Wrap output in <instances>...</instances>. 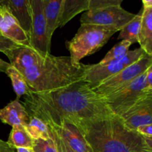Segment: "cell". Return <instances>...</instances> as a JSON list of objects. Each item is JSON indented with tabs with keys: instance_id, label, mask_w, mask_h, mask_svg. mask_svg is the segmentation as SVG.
I'll return each instance as SVG.
<instances>
[{
	"instance_id": "6da1fadb",
	"label": "cell",
	"mask_w": 152,
	"mask_h": 152,
	"mask_svg": "<svg viewBox=\"0 0 152 152\" xmlns=\"http://www.w3.org/2000/svg\"><path fill=\"white\" fill-rule=\"evenodd\" d=\"M22 104L30 118L53 126L64 120L77 124L114 115L103 98L83 81L50 91H30Z\"/></svg>"
},
{
	"instance_id": "7a4b0ae2",
	"label": "cell",
	"mask_w": 152,
	"mask_h": 152,
	"mask_svg": "<svg viewBox=\"0 0 152 152\" xmlns=\"http://www.w3.org/2000/svg\"><path fill=\"white\" fill-rule=\"evenodd\" d=\"M94 152H149L142 135L117 115L75 124Z\"/></svg>"
},
{
	"instance_id": "3957f363",
	"label": "cell",
	"mask_w": 152,
	"mask_h": 152,
	"mask_svg": "<svg viewBox=\"0 0 152 152\" xmlns=\"http://www.w3.org/2000/svg\"><path fill=\"white\" fill-rule=\"evenodd\" d=\"M87 65H75L70 56L39 55L33 67L21 71L31 91H50L82 81Z\"/></svg>"
},
{
	"instance_id": "277c9868",
	"label": "cell",
	"mask_w": 152,
	"mask_h": 152,
	"mask_svg": "<svg viewBox=\"0 0 152 152\" xmlns=\"http://www.w3.org/2000/svg\"><path fill=\"white\" fill-rule=\"evenodd\" d=\"M117 31L113 27L81 24L74 38L65 44L72 63L80 65L82 59L102 48Z\"/></svg>"
},
{
	"instance_id": "5b68a950",
	"label": "cell",
	"mask_w": 152,
	"mask_h": 152,
	"mask_svg": "<svg viewBox=\"0 0 152 152\" xmlns=\"http://www.w3.org/2000/svg\"><path fill=\"white\" fill-rule=\"evenodd\" d=\"M145 73L146 71L124 87L103 97L114 115L121 117L146 94Z\"/></svg>"
},
{
	"instance_id": "8992f818",
	"label": "cell",
	"mask_w": 152,
	"mask_h": 152,
	"mask_svg": "<svg viewBox=\"0 0 152 152\" xmlns=\"http://www.w3.org/2000/svg\"><path fill=\"white\" fill-rule=\"evenodd\" d=\"M145 53V51L141 48H138L135 50H129L124 57L118 60L112 61L106 64L87 65L82 81L86 83L93 88L102 81L116 75L126 67L139 60Z\"/></svg>"
},
{
	"instance_id": "52a82bcc",
	"label": "cell",
	"mask_w": 152,
	"mask_h": 152,
	"mask_svg": "<svg viewBox=\"0 0 152 152\" xmlns=\"http://www.w3.org/2000/svg\"><path fill=\"white\" fill-rule=\"evenodd\" d=\"M151 64L152 56L145 53L139 60L126 67L116 75L102 81L92 89L101 97H105L144 74Z\"/></svg>"
},
{
	"instance_id": "ba28073f",
	"label": "cell",
	"mask_w": 152,
	"mask_h": 152,
	"mask_svg": "<svg viewBox=\"0 0 152 152\" xmlns=\"http://www.w3.org/2000/svg\"><path fill=\"white\" fill-rule=\"evenodd\" d=\"M44 1L45 0H30L32 23L29 34V47L42 56H47L50 54L51 42L48 37Z\"/></svg>"
},
{
	"instance_id": "9c48e42d",
	"label": "cell",
	"mask_w": 152,
	"mask_h": 152,
	"mask_svg": "<svg viewBox=\"0 0 152 152\" xmlns=\"http://www.w3.org/2000/svg\"><path fill=\"white\" fill-rule=\"evenodd\" d=\"M134 13L120 6H111L96 10H88L82 15L81 24H91L100 26H110L119 31L134 18Z\"/></svg>"
},
{
	"instance_id": "30bf717a",
	"label": "cell",
	"mask_w": 152,
	"mask_h": 152,
	"mask_svg": "<svg viewBox=\"0 0 152 152\" xmlns=\"http://www.w3.org/2000/svg\"><path fill=\"white\" fill-rule=\"evenodd\" d=\"M127 128L136 131L140 126L152 124V94L147 93L126 113L120 117Z\"/></svg>"
},
{
	"instance_id": "8fae6325",
	"label": "cell",
	"mask_w": 152,
	"mask_h": 152,
	"mask_svg": "<svg viewBox=\"0 0 152 152\" xmlns=\"http://www.w3.org/2000/svg\"><path fill=\"white\" fill-rule=\"evenodd\" d=\"M57 133L66 145L74 152H94L83 134L74 123L64 120L58 126L48 125Z\"/></svg>"
},
{
	"instance_id": "7c38bea8",
	"label": "cell",
	"mask_w": 152,
	"mask_h": 152,
	"mask_svg": "<svg viewBox=\"0 0 152 152\" xmlns=\"http://www.w3.org/2000/svg\"><path fill=\"white\" fill-rule=\"evenodd\" d=\"M0 34L21 46L29 47V34L19 25L0 0Z\"/></svg>"
},
{
	"instance_id": "4fadbf2b",
	"label": "cell",
	"mask_w": 152,
	"mask_h": 152,
	"mask_svg": "<svg viewBox=\"0 0 152 152\" xmlns=\"http://www.w3.org/2000/svg\"><path fill=\"white\" fill-rule=\"evenodd\" d=\"M1 3L16 19L21 28L29 34L32 23L30 0H1Z\"/></svg>"
},
{
	"instance_id": "5bb4252c",
	"label": "cell",
	"mask_w": 152,
	"mask_h": 152,
	"mask_svg": "<svg viewBox=\"0 0 152 152\" xmlns=\"http://www.w3.org/2000/svg\"><path fill=\"white\" fill-rule=\"evenodd\" d=\"M0 120L11 127L16 126L24 127L29 123L30 117L19 99H16L0 109Z\"/></svg>"
},
{
	"instance_id": "9a60e30c",
	"label": "cell",
	"mask_w": 152,
	"mask_h": 152,
	"mask_svg": "<svg viewBox=\"0 0 152 152\" xmlns=\"http://www.w3.org/2000/svg\"><path fill=\"white\" fill-rule=\"evenodd\" d=\"M62 5V0H45L44 1V16L48 37L50 42L53 33L59 27Z\"/></svg>"
},
{
	"instance_id": "2e32d148",
	"label": "cell",
	"mask_w": 152,
	"mask_h": 152,
	"mask_svg": "<svg viewBox=\"0 0 152 152\" xmlns=\"http://www.w3.org/2000/svg\"><path fill=\"white\" fill-rule=\"evenodd\" d=\"M142 21L138 43L145 53L152 56V8L142 7Z\"/></svg>"
},
{
	"instance_id": "e0dca14e",
	"label": "cell",
	"mask_w": 152,
	"mask_h": 152,
	"mask_svg": "<svg viewBox=\"0 0 152 152\" xmlns=\"http://www.w3.org/2000/svg\"><path fill=\"white\" fill-rule=\"evenodd\" d=\"M88 9L89 0H62L59 27H64L74 16Z\"/></svg>"
},
{
	"instance_id": "ac0fdd59",
	"label": "cell",
	"mask_w": 152,
	"mask_h": 152,
	"mask_svg": "<svg viewBox=\"0 0 152 152\" xmlns=\"http://www.w3.org/2000/svg\"><path fill=\"white\" fill-rule=\"evenodd\" d=\"M142 10L140 11L139 13L135 15L134 18L127 25L123 27L119 34L118 39L126 40L130 42L132 44L138 43L139 40V34L140 31L141 21H142Z\"/></svg>"
},
{
	"instance_id": "d6986e66",
	"label": "cell",
	"mask_w": 152,
	"mask_h": 152,
	"mask_svg": "<svg viewBox=\"0 0 152 152\" xmlns=\"http://www.w3.org/2000/svg\"><path fill=\"white\" fill-rule=\"evenodd\" d=\"M33 141L34 140L23 126H16L12 127L7 142L16 149L17 148H32Z\"/></svg>"
},
{
	"instance_id": "ffe728a7",
	"label": "cell",
	"mask_w": 152,
	"mask_h": 152,
	"mask_svg": "<svg viewBox=\"0 0 152 152\" xmlns=\"http://www.w3.org/2000/svg\"><path fill=\"white\" fill-rule=\"evenodd\" d=\"M28 134L33 140H48L51 138L48 126L37 117H31L30 121L24 126Z\"/></svg>"
},
{
	"instance_id": "44dd1931",
	"label": "cell",
	"mask_w": 152,
	"mask_h": 152,
	"mask_svg": "<svg viewBox=\"0 0 152 152\" xmlns=\"http://www.w3.org/2000/svg\"><path fill=\"white\" fill-rule=\"evenodd\" d=\"M5 74L11 80L13 88L16 94V99H19L22 96L29 94L31 90L28 88L26 81L20 71L10 65Z\"/></svg>"
},
{
	"instance_id": "7402d4cb",
	"label": "cell",
	"mask_w": 152,
	"mask_h": 152,
	"mask_svg": "<svg viewBox=\"0 0 152 152\" xmlns=\"http://www.w3.org/2000/svg\"><path fill=\"white\" fill-rule=\"evenodd\" d=\"M132 43L126 40H122L114 46L107 53L105 57L99 62V64H106L112 61L118 60L124 57L129 50V48Z\"/></svg>"
},
{
	"instance_id": "603a6c76",
	"label": "cell",
	"mask_w": 152,
	"mask_h": 152,
	"mask_svg": "<svg viewBox=\"0 0 152 152\" xmlns=\"http://www.w3.org/2000/svg\"><path fill=\"white\" fill-rule=\"evenodd\" d=\"M32 148L34 152H58L52 138L48 140H34L33 141Z\"/></svg>"
},
{
	"instance_id": "cb8c5ba5",
	"label": "cell",
	"mask_w": 152,
	"mask_h": 152,
	"mask_svg": "<svg viewBox=\"0 0 152 152\" xmlns=\"http://www.w3.org/2000/svg\"><path fill=\"white\" fill-rule=\"evenodd\" d=\"M123 0H89L88 10H96L111 6H120Z\"/></svg>"
},
{
	"instance_id": "d4e9b609",
	"label": "cell",
	"mask_w": 152,
	"mask_h": 152,
	"mask_svg": "<svg viewBox=\"0 0 152 152\" xmlns=\"http://www.w3.org/2000/svg\"><path fill=\"white\" fill-rule=\"evenodd\" d=\"M48 127L50 129V137L54 141L58 152H74L66 145L63 140L57 134V133L52 128H50V126H48Z\"/></svg>"
},
{
	"instance_id": "484cf974",
	"label": "cell",
	"mask_w": 152,
	"mask_h": 152,
	"mask_svg": "<svg viewBox=\"0 0 152 152\" xmlns=\"http://www.w3.org/2000/svg\"><path fill=\"white\" fill-rule=\"evenodd\" d=\"M19 46L21 45L16 44V42H13L12 40L9 39L7 37L0 34V52L5 53L8 50H13V49L19 47Z\"/></svg>"
},
{
	"instance_id": "4316f807",
	"label": "cell",
	"mask_w": 152,
	"mask_h": 152,
	"mask_svg": "<svg viewBox=\"0 0 152 152\" xmlns=\"http://www.w3.org/2000/svg\"><path fill=\"white\" fill-rule=\"evenodd\" d=\"M145 74V90L147 93L152 94V64L147 69Z\"/></svg>"
},
{
	"instance_id": "83f0119b",
	"label": "cell",
	"mask_w": 152,
	"mask_h": 152,
	"mask_svg": "<svg viewBox=\"0 0 152 152\" xmlns=\"http://www.w3.org/2000/svg\"><path fill=\"white\" fill-rule=\"evenodd\" d=\"M136 131L143 137H152V124L140 126L137 129Z\"/></svg>"
},
{
	"instance_id": "f1b7e54d",
	"label": "cell",
	"mask_w": 152,
	"mask_h": 152,
	"mask_svg": "<svg viewBox=\"0 0 152 152\" xmlns=\"http://www.w3.org/2000/svg\"><path fill=\"white\" fill-rule=\"evenodd\" d=\"M0 152H15V148L7 142L0 140Z\"/></svg>"
},
{
	"instance_id": "f546056e",
	"label": "cell",
	"mask_w": 152,
	"mask_h": 152,
	"mask_svg": "<svg viewBox=\"0 0 152 152\" xmlns=\"http://www.w3.org/2000/svg\"><path fill=\"white\" fill-rule=\"evenodd\" d=\"M10 66V64L9 62H5L3 59L0 58V72L6 73L7 68Z\"/></svg>"
},
{
	"instance_id": "4dcf8cb0",
	"label": "cell",
	"mask_w": 152,
	"mask_h": 152,
	"mask_svg": "<svg viewBox=\"0 0 152 152\" xmlns=\"http://www.w3.org/2000/svg\"><path fill=\"white\" fill-rule=\"evenodd\" d=\"M143 137L148 151L152 152V137Z\"/></svg>"
},
{
	"instance_id": "1f68e13d",
	"label": "cell",
	"mask_w": 152,
	"mask_h": 152,
	"mask_svg": "<svg viewBox=\"0 0 152 152\" xmlns=\"http://www.w3.org/2000/svg\"><path fill=\"white\" fill-rule=\"evenodd\" d=\"M142 5L144 8H152V0H143Z\"/></svg>"
},
{
	"instance_id": "d6a6232c",
	"label": "cell",
	"mask_w": 152,
	"mask_h": 152,
	"mask_svg": "<svg viewBox=\"0 0 152 152\" xmlns=\"http://www.w3.org/2000/svg\"><path fill=\"white\" fill-rule=\"evenodd\" d=\"M16 149L17 152H34L32 148H17Z\"/></svg>"
}]
</instances>
